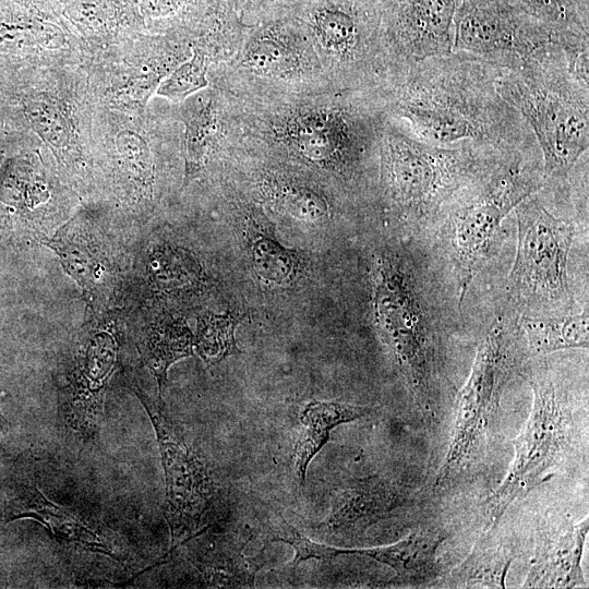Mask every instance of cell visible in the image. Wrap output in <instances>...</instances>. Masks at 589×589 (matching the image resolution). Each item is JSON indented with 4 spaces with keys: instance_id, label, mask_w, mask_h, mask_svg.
Here are the masks:
<instances>
[{
    "instance_id": "cell-29",
    "label": "cell",
    "mask_w": 589,
    "mask_h": 589,
    "mask_svg": "<svg viewBox=\"0 0 589 589\" xmlns=\"http://www.w3.org/2000/svg\"><path fill=\"white\" fill-rule=\"evenodd\" d=\"M205 56L194 49L191 59L175 69L158 86L156 94L172 101H181L207 86Z\"/></svg>"
},
{
    "instance_id": "cell-4",
    "label": "cell",
    "mask_w": 589,
    "mask_h": 589,
    "mask_svg": "<svg viewBox=\"0 0 589 589\" xmlns=\"http://www.w3.org/2000/svg\"><path fill=\"white\" fill-rule=\"evenodd\" d=\"M541 187L540 151L521 153L465 190L440 214L445 215L441 231L457 278L459 308L502 221Z\"/></svg>"
},
{
    "instance_id": "cell-17",
    "label": "cell",
    "mask_w": 589,
    "mask_h": 589,
    "mask_svg": "<svg viewBox=\"0 0 589 589\" xmlns=\"http://www.w3.org/2000/svg\"><path fill=\"white\" fill-rule=\"evenodd\" d=\"M445 536L435 529H418L400 541L381 546L363 549L341 548L342 554L369 556L395 570L389 581L399 587H417L434 580L442 567L437 551Z\"/></svg>"
},
{
    "instance_id": "cell-27",
    "label": "cell",
    "mask_w": 589,
    "mask_h": 589,
    "mask_svg": "<svg viewBox=\"0 0 589 589\" xmlns=\"http://www.w3.org/2000/svg\"><path fill=\"white\" fill-rule=\"evenodd\" d=\"M251 259L256 274L268 284L286 285L298 272L294 253L266 233H257L252 238Z\"/></svg>"
},
{
    "instance_id": "cell-1",
    "label": "cell",
    "mask_w": 589,
    "mask_h": 589,
    "mask_svg": "<svg viewBox=\"0 0 589 589\" xmlns=\"http://www.w3.org/2000/svg\"><path fill=\"white\" fill-rule=\"evenodd\" d=\"M502 72L462 52L407 63L388 85V113L408 134L431 145L537 151L530 128L497 89Z\"/></svg>"
},
{
    "instance_id": "cell-19",
    "label": "cell",
    "mask_w": 589,
    "mask_h": 589,
    "mask_svg": "<svg viewBox=\"0 0 589 589\" xmlns=\"http://www.w3.org/2000/svg\"><path fill=\"white\" fill-rule=\"evenodd\" d=\"M136 346L144 364L156 378L161 398L169 368L193 354V334L179 317L157 316L143 327Z\"/></svg>"
},
{
    "instance_id": "cell-18",
    "label": "cell",
    "mask_w": 589,
    "mask_h": 589,
    "mask_svg": "<svg viewBox=\"0 0 589 589\" xmlns=\"http://www.w3.org/2000/svg\"><path fill=\"white\" fill-rule=\"evenodd\" d=\"M365 406L338 400H312L299 413V433L292 453L293 472L301 485L312 459L329 440L332 430L370 413Z\"/></svg>"
},
{
    "instance_id": "cell-33",
    "label": "cell",
    "mask_w": 589,
    "mask_h": 589,
    "mask_svg": "<svg viewBox=\"0 0 589 589\" xmlns=\"http://www.w3.org/2000/svg\"><path fill=\"white\" fill-rule=\"evenodd\" d=\"M245 62L261 73L276 74L288 68L290 56L279 41L259 38L247 48Z\"/></svg>"
},
{
    "instance_id": "cell-15",
    "label": "cell",
    "mask_w": 589,
    "mask_h": 589,
    "mask_svg": "<svg viewBox=\"0 0 589 589\" xmlns=\"http://www.w3.org/2000/svg\"><path fill=\"white\" fill-rule=\"evenodd\" d=\"M252 534L239 528L205 527L185 543L189 557L209 587L253 588L263 554L245 555ZM182 544V545H183Z\"/></svg>"
},
{
    "instance_id": "cell-28",
    "label": "cell",
    "mask_w": 589,
    "mask_h": 589,
    "mask_svg": "<svg viewBox=\"0 0 589 589\" xmlns=\"http://www.w3.org/2000/svg\"><path fill=\"white\" fill-rule=\"evenodd\" d=\"M262 522L271 542H284L293 549L294 566L310 558L330 560L341 555L340 548L310 539L275 509L268 507L262 515Z\"/></svg>"
},
{
    "instance_id": "cell-30",
    "label": "cell",
    "mask_w": 589,
    "mask_h": 589,
    "mask_svg": "<svg viewBox=\"0 0 589 589\" xmlns=\"http://www.w3.org/2000/svg\"><path fill=\"white\" fill-rule=\"evenodd\" d=\"M26 115L34 130L55 152L62 153L70 142V125L62 111L46 101L29 103Z\"/></svg>"
},
{
    "instance_id": "cell-22",
    "label": "cell",
    "mask_w": 589,
    "mask_h": 589,
    "mask_svg": "<svg viewBox=\"0 0 589 589\" xmlns=\"http://www.w3.org/2000/svg\"><path fill=\"white\" fill-rule=\"evenodd\" d=\"M514 553L503 542L482 539L446 581L452 587L505 588V578Z\"/></svg>"
},
{
    "instance_id": "cell-25",
    "label": "cell",
    "mask_w": 589,
    "mask_h": 589,
    "mask_svg": "<svg viewBox=\"0 0 589 589\" xmlns=\"http://www.w3.org/2000/svg\"><path fill=\"white\" fill-rule=\"evenodd\" d=\"M184 185L196 178L205 166L216 134V116L212 103L188 115L184 120Z\"/></svg>"
},
{
    "instance_id": "cell-21",
    "label": "cell",
    "mask_w": 589,
    "mask_h": 589,
    "mask_svg": "<svg viewBox=\"0 0 589 589\" xmlns=\"http://www.w3.org/2000/svg\"><path fill=\"white\" fill-rule=\"evenodd\" d=\"M521 327L530 349L539 354L582 348L589 345L588 309L579 314L521 317Z\"/></svg>"
},
{
    "instance_id": "cell-31",
    "label": "cell",
    "mask_w": 589,
    "mask_h": 589,
    "mask_svg": "<svg viewBox=\"0 0 589 589\" xmlns=\"http://www.w3.org/2000/svg\"><path fill=\"white\" fill-rule=\"evenodd\" d=\"M116 148L124 169L140 185L151 189L153 160L145 140L136 132L123 130L117 134Z\"/></svg>"
},
{
    "instance_id": "cell-24",
    "label": "cell",
    "mask_w": 589,
    "mask_h": 589,
    "mask_svg": "<svg viewBox=\"0 0 589 589\" xmlns=\"http://www.w3.org/2000/svg\"><path fill=\"white\" fill-rule=\"evenodd\" d=\"M239 318L232 312L205 313L197 318L193 348L206 364H217L226 357L240 352L235 338Z\"/></svg>"
},
{
    "instance_id": "cell-7",
    "label": "cell",
    "mask_w": 589,
    "mask_h": 589,
    "mask_svg": "<svg viewBox=\"0 0 589 589\" xmlns=\"http://www.w3.org/2000/svg\"><path fill=\"white\" fill-rule=\"evenodd\" d=\"M513 338L510 326L498 317L480 341L470 375L458 395L453 432L435 477V490L453 485L480 459L516 365Z\"/></svg>"
},
{
    "instance_id": "cell-10",
    "label": "cell",
    "mask_w": 589,
    "mask_h": 589,
    "mask_svg": "<svg viewBox=\"0 0 589 589\" xmlns=\"http://www.w3.org/2000/svg\"><path fill=\"white\" fill-rule=\"evenodd\" d=\"M533 405L522 432L514 442L515 457L502 483L486 500L485 529L496 527L508 507L550 478L569 450L574 421L558 388L545 373L529 375Z\"/></svg>"
},
{
    "instance_id": "cell-20",
    "label": "cell",
    "mask_w": 589,
    "mask_h": 589,
    "mask_svg": "<svg viewBox=\"0 0 589 589\" xmlns=\"http://www.w3.org/2000/svg\"><path fill=\"white\" fill-rule=\"evenodd\" d=\"M16 518H32L47 528L58 541L75 543L86 550L116 557L113 550L95 530L68 508L47 498L37 488Z\"/></svg>"
},
{
    "instance_id": "cell-8",
    "label": "cell",
    "mask_w": 589,
    "mask_h": 589,
    "mask_svg": "<svg viewBox=\"0 0 589 589\" xmlns=\"http://www.w3.org/2000/svg\"><path fill=\"white\" fill-rule=\"evenodd\" d=\"M125 333L118 312L86 309L63 361L59 407L65 424L83 442L99 432L105 398L113 374L121 368Z\"/></svg>"
},
{
    "instance_id": "cell-23",
    "label": "cell",
    "mask_w": 589,
    "mask_h": 589,
    "mask_svg": "<svg viewBox=\"0 0 589 589\" xmlns=\"http://www.w3.org/2000/svg\"><path fill=\"white\" fill-rule=\"evenodd\" d=\"M565 36L589 38V0H507Z\"/></svg>"
},
{
    "instance_id": "cell-12",
    "label": "cell",
    "mask_w": 589,
    "mask_h": 589,
    "mask_svg": "<svg viewBox=\"0 0 589 589\" xmlns=\"http://www.w3.org/2000/svg\"><path fill=\"white\" fill-rule=\"evenodd\" d=\"M385 43L399 65L453 52L459 0H387Z\"/></svg>"
},
{
    "instance_id": "cell-11",
    "label": "cell",
    "mask_w": 589,
    "mask_h": 589,
    "mask_svg": "<svg viewBox=\"0 0 589 589\" xmlns=\"http://www.w3.org/2000/svg\"><path fill=\"white\" fill-rule=\"evenodd\" d=\"M576 40L586 38L560 34L507 0H459L453 52L514 70L560 43Z\"/></svg>"
},
{
    "instance_id": "cell-34",
    "label": "cell",
    "mask_w": 589,
    "mask_h": 589,
    "mask_svg": "<svg viewBox=\"0 0 589 589\" xmlns=\"http://www.w3.org/2000/svg\"><path fill=\"white\" fill-rule=\"evenodd\" d=\"M183 0H140L143 14L149 17H163L179 10Z\"/></svg>"
},
{
    "instance_id": "cell-26",
    "label": "cell",
    "mask_w": 589,
    "mask_h": 589,
    "mask_svg": "<svg viewBox=\"0 0 589 589\" xmlns=\"http://www.w3.org/2000/svg\"><path fill=\"white\" fill-rule=\"evenodd\" d=\"M147 275L159 289H178L199 279L200 265L185 250L159 247L148 256Z\"/></svg>"
},
{
    "instance_id": "cell-32",
    "label": "cell",
    "mask_w": 589,
    "mask_h": 589,
    "mask_svg": "<svg viewBox=\"0 0 589 589\" xmlns=\"http://www.w3.org/2000/svg\"><path fill=\"white\" fill-rule=\"evenodd\" d=\"M279 203L289 215L302 221L315 223L328 215L324 197L303 187H285L279 194Z\"/></svg>"
},
{
    "instance_id": "cell-5",
    "label": "cell",
    "mask_w": 589,
    "mask_h": 589,
    "mask_svg": "<svg viewBox=\"0 0 589 589\" xmlns=\"http://www.w3.org/2000/svg\"><path fill=\"white\" fill-rule=\"evenodd\" d=\"M517 251L508 277V290L525 316L568 314L574 296L568 280V256L575 226L554 216L538 192L514 209Z\"/></svg>"
},
{
    "instance_id": "cell-6",
    "label": "cell",
    "mask_w": 589,
    "mask_h": 589,
    "mask_svg": "<svg viewBox=\"0 0 589 589\" xmlns=\"http://www.w3.org/2000/svg\"><path fill=\"white\" fill-rule=\"evenodd\" d=\"M380 333L418 405L433 413L437 372L434 324L410 269L399 259L381 262L373 297Z\"/></svg>"
},
{
    "instance_id": "cell-14",
    "label": "cell",
    "mask_w": 589,
    "mask_h": 589,
    "mask_svg": "<svg viewBox=\"0 0 589 589\" xmlns=\"http://www.w3.org/2000/svg\"><path fill=\"white\" fill-rule=\"evenodd\" d=\"M407 498L404 489L384 477L354 478L336 489L328 515L314 529L327 540L352 541L389 518Z\"/></svg>"
},
{
    "instance_id": "cell-2",
    "label": "cell",
    "mask_w": 589,
    "mask_h": 589,
    "mask_svg": "<svg viewBox=\"0 0 589 589\" xmlns=\"http://www.w3.org/2000/svg\"><path fill=\"white\" fill-rule=\"evenodd\" d=\"M561 43L497 80L502 97L530 128L542 157V187L568 193L573 172L588 157L589 46Z\"/></svg>"
},
{
    "instance_id": "cell-9",
    "label": "cell",
    "mask_w": 589,
    "mask_h": 589,
    "mask_svg": "<svg viewBox=\"0 0 589 589\" xmlns=\"http://www.w3.org/2000/svg\"><path fill=\"white\" fill-rule=\"evenodd\" d=\"M125 382L145 408L156 433L165 473V518L173 550L214 520L221 492L206 462L166 412L160 397L153 398L132 372L125 374Z\"/></svg>"
},
{
    "instance_id": "cell-13",
    "label": "cell",
    "mask_w": 589,
    "mask_h": 589,
    "mask_svg": "<svg viewBox=\"0 0 589 589\" xmlns=\"http://www.w3.org/2000/svg\"><path fill=\"white\" fill-rule=\"evenodd\" d=\"M44 243L58 255L64 272L81 287L86 309H107L118 271L100 232L79 213Z\"/></svg>"
},
{
    "instance_id": "cell-3",
    "label": "cell",
    "mask_w": 589,
    "mask_h": 589,
    "mask_svg": "<svg viewBox=\"0 0 589 589\" xmlns=\"http://www.w3.org/2000/svg\"><path fill=\"white\" fill-rule=\"evenodd\" d=\"M378 149L385 196L402 219L413 223L437 217L504 161L527 153L478 145L435 146L417 140L393 121L382 124Z\"/></svg>"
},
{
    "instance_id": "cell-16",
    "label": "cell",
    "mask_w": 589,
    "mask_h": 589,
    "mask_svg": "<svg viewBox=\"0 0 589 589\" xmlns=\"http://www.w3.org/2000/svg\"><path fill=\"white\" fill-rule=\"evenodd\" d=\"M588 518L548 527L540 533L524 588H585L581 567Z\"/></svg>"
}]
</instances>
